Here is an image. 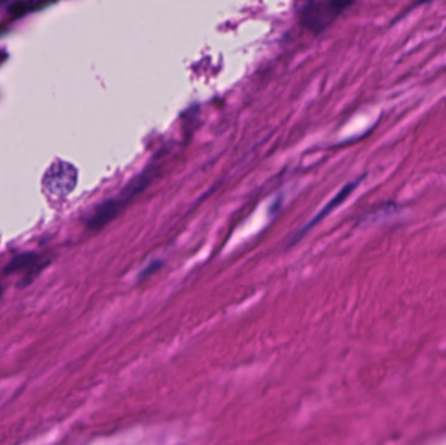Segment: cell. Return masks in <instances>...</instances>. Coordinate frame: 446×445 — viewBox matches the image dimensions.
<instances>
[{
  "instance_id": "cell-2",
  "label": "cell",
  "mask_w": 446,
  "mask_h": 445,
  "mask_svg": "<svg viewBox=\"0 0 446 445\" xmlns=\"http://www.w3.org/2000/svg\"><path fill=\"white\" fill-rule=\"evenodd\" d=\"M350 1H311L300 12V20L309 31L321 33L338 17Z\"/></svg>"
},
{
  "instance_id": "cell-3",
  "label": "cell",
  "mask_w": 446,
  "mask_h": 445,
  "mask_svg": "<svg viewBox=\"0 0 446 445\" xmlns=\"http://www.w3.org/2000/svg\"><path fill=\"white\" fill-rule=\"evenodd\" d=\"M77 185V170L67 162H58L47 170L43 187L54 196H67Z\"/></svg>"
},
{
  "instance_id": "cell-8",
  "label": "cell",
  "mask_w": 446,
  "mask_h": 445,
  "mask_svg": "<svg viewBox=\"0 0 446 445\" xmlns=\"http://www.w3.org/2000/svg\"><path fill=\"white\" fill-rule=\"evenodd\" d=\"M0 292H1V289H0Z\"/></svg>"
},
{
  "instance_id": "cell-7",
  "label": "cell",
  "mask_w": 446,
  "mask_h": 445,
  "mask_svg": "<svg viewBox=\"0 0 446 445\" xmlns=\"http://www.w3.org/2000/svg\"><path fill=\"white\" fill-rule=\"evenodd\" d=\"M0 56H1V53H0Z\"/></svg>"
},
{
  "instance_id": "cell-1",
  "label": "cell",
  "mask_w": 446,
  "mask_h": 445,
  "mask_svg": "<svg viewBox=\"0 0 446 445\" xmlns=\"http://www.w3.org/2000/svg\"><path fill=\"white\" fill-rule=\"evenodd\" d=\"M150 175L147 173H142L141 175L133 179L130 185L124 187V190L113 199L106 200L100 203V205L94 208L92 215L88 218V227L90 230H98L100 227L106 226L111 222L119 212L131 201L144 187L147 185Z\"/></svg>"
},
{
  "instance_id": "cell-4",
  "label": "cell",
  "mask_w": 446,
  "mask_h": 445,
  "mask_svg": "<svg viewBox=\"0 0 446 445\" xmlns=\"http://www.w3.org/2000/svg\"><path fill=\"white\" fill-rule=\"evenodd\" d=\"M43 267L45 265L42 264L41 255L36 254V252H23V254L16 255L9 260L7 267L4 268V272L17 273V272L26 270L28 277H31V275H38L39 270Z\"/></svg>"
},
{
  "instance_id": "cell-6",
  "label": "cell",
  "mask_w": 446,
  "mask_h": 445,
  "mask_svg": "<svg viewBox=\"0 0 446 445\" xmlns=\"http://www.w3.org/2000/svg\"><path fill=\"white\" fill-rule=\"evenodd\" d=\"M29 9H31V4L29 3H15L9 7L8 12L15 14L16 16H23L24 14L29 12Z\"/></svg>"
},
{
  "instance_id": "cell-5",
  "label": "cell",
  "mask_w": 446,
  "mask_h": 445,
  "mask_svg": "<svg viewBox=\"0 0 446 445\" xmlns=\"http://www.w3.org/2000/svg\"><path fill=\"white\" fill-rule=\"evenodd\" d=\"M355 185H356V183L346 185L342 191L339 192L338 195H337L334 199L331 200V203H329L326 207H323V209L318 212V215H316L315 217L298 232V235H295L293 242H296V239L301 238L307 231L311 230V229H312L313 226H316L317 223L320 222V221H323V218L329 215L334 208L338 207L339 204H341L343 200L346 199L347 196L354 190Z\"/></svg>"
}]
</instances>
